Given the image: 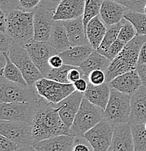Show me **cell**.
Instances as JSON below:
<instances>
[{
  "instance_id": "obj_18",
  "label": "cell",
  "mask_w": 146,
  "mask_h": 151,
  "mask_svg": "<svg viewBox=\"0 0 146 151\" xmlns=\"http://www.w3.org/2000/svg\"><path fill=\"white\" fill-rule=\"evenodd\" d=\"M62 21L66 28L71 47L90 45L86 34L83 16L76 19L62 20Z\"/></svg>"
},
{
  "instance_id": "obj_30",
  "label": "cell",
  "mask_w": 146,
  "mask_h": 151,
  "mask_svg": "<svg viewBox=\"0 0 146 151\" xmlns=\"http://www.w3.org/2000/svg\"><path fill=\"white\" fill-rule=\"evenodd\" d=\"M124 18L129 20L134 25L137 35L146 36V15L145 13L127 9Z\"/></svg>"
},
{
  "instance_id": "obj_1",
  "label": "cell",
  "mask_w": 146,
  "mask_h": 151,
  "mask_svg": "<svg viewBox=\"0 0 146 151\" xmlns=\"http://www.w3.org/2000/svg\"><path fill=\"white\" fill-rule=\"evenodd\" d=\"M32 127L35 142L59 135H69L70 128L62 121L57 108L44 98L37 102Z\"/></svg>"
},
{
  "instance_id": "obj_41",
  "label": "cell",
  "mask_w": 146,
  "mask_h": 151,
  "mask_svg": "<svg viewBox=\"0 0 146 151\" xmlns=\"http://www.w3.org/2000/svg\"><path fill=\"white\" fill-rule=\"evenodd\" d=\"M42 0H20V9L26 12H34Z\"/></svg>"
},
{
  "instance_id": "obj_37",
  "label": "cell",
  "mask_w": 146,
  "mask_h": 151,
  "mask_svg": "<svg viewBox=\"0 0 146 151\" xmlns=\"http://www.w3.org/2000/svg\"><path fill=\"white\" fill-rule=\"evenodd\" d=\"M72 151H94V149L84 137H75Z\"/></svg>"
},
{
  "instance_id": "obj_38",
  "label": "cell",
  "mask_w": 146,
  "mask_h": 151,
  "mask_svg": "<svg viewBox=\"0 0 146 151\" xmlns=\"http://www.w3.org/2000/svg\"><path fill=\"white\" fill-rule=\"evenodd\" d=\"M88 81L91 84L98 86L106 82V72L103 70H95L88 76Z\"/></svg>"
},
{
  "instance_id": "obj_46",
  "label": "cell",
  "mask_w": 146,
  "mask_h": 151,
  "mask_svg": "<svg viewBox=\"0 0 146 151\" xmlns=\"http://www.w3.org/2000/svg\"><path fill=\"white\" fill-rule=\"evenodd\" d=\"M63 0H42L39 4L55 10Z\"/></svg>"
},
{
  "instance_id": "obj_10",
  "label": "cell",
  "mask_w": 146,
  "mask_h": 151,
  "mask_svg": "<svg viewBox=\"0 0 146 151\" xmlns=\"http://www.w3.org/2000/svg\"><path fill=\"white\" fill-rule=\"evenodd\" d=\"M37 102L33 103H1L0 119L18 121L32 124Z\"/></svg>"
},
{
  "instance_id": "obj_25",
  "label": "cell",
  "mask_w": 146,
  "mask_h": 151,
  "mask_svg": "<svg viewBox=\"0 0 146 151\" xmlns=\"http://www.w3.org/2000/svg\"><path fill=\"white\" fill-rule=\"evenodd\" d=\"M145 42L146 36L137 35L125 45L119 56L122 57L132 66L137 68L140 52Z\"/></svg>"
},
{
  "instance_id": "obj_14",
  "label": "cell",
  "mask_w": 146,
  "mask_h": 151,
  "mask_svg": "<svg viewBox=\"0 0 146 151\" xmlns=\"http://www.w3.org/2000/svg\"><path fill=\"white\" fill-rule=\"evenodd\" d=\"M108 151H134V142L129 123L114 127L112 142Z\"/></svg>"
},
{
  "instance_id": "obj_35",
  "label": "cell",
  "mask_w": 146,
  "mask_h": 151,
  "mask_svg": "<svg viewBox=\"0 0 146 151\" xmlns=\"http://www.w3.org/2000/svg\"><path fill=\"white\" fill-rule=\"evenodd\" d=\"M129 10L144 13L146 0H114Z\"/></svg>"
},
{
  "instance_id": "obj_43",
  "label": "cell",
  "mask_w": 146,
  "mask_h": 151,
  "mask_svg": "<svg viewBox=\"0 0 146 151\" xmlns=\"http://www.w3.org/2000/svg\"><path fill=\"white\" fill-rule=\"evenodd\" d=\"M81 78H84V74L82 73V70L80 68V67H73L69 71L68 75V78L69 82L73 84L75 81L80 79ZM87 79V78H86Z\"/></svg>"
},
{
  "instance_id": "obj_13",
  "label": "cell",
  "mask_w": 146,
  "mask_h": 151,
  "mask_svg": "<svg viewBox=\"0 0 146 151\" xmlns=\"http://www.w3.org/2000/svg\"><path fill=\"white\" fill-rule=\"evenodd\" d=\"M84 97V93L75 90L60 103L53 104L57 108L62 121L68 128L71 127Z\"/></svg>"
},
{
  "instance_id": "obj_47",
  "label": "cell",
  "mask_w": 146,
  "mask_h": 151,
  "mask_svg": "<svg viewBox=\"0 0 146 151\" xmlns=\"http://www.w3.org/2000/svg\"><path fill=\"white\" fill-rule=\"evenodd\" d=\"M137 70L138 74L140 77L142 86L146 87V64L137 65Z\"/></svg>"
},
{
  "instance_id": "obj_9",
  "label": "cell",
  "mask_w": 146,
  "mask_h": 151,
  "mask_svg": "<svg viewBox=\"0 0 146 151\" xmlns=\"http://www.w3.org/2000/svg\"><path fill=\"white\" fill-rule=\"evenodd\" d=\"M24 47L29 52L34 63L42 72L44 77H46L52 69L49 65V60L51 56L58 54V52L52 47L48 41L33 39L25 45Z\"/></svg>"
},
{
  "instance_id": "obj_11",
  "label": "cell",
  "mask_w": 146,
  "mask_h": 151,
  "mask_svg": "<svg viewBox=\"0 0 146 151\" xmlns=\"http://www.w3.org/2000/svg\"><path fill=\"white\" fill-rule=\"evenodd\" d=\"M114 131V126L104 118L86 132L84 137L92 146L94 151H108L112 142Z\"/></svg>"
},
{
  "instance_id": "obj_7",
  "label": "cell",
  "mask_w": 146,
  "mask_h": 151,
  "mask_svg": "<svg viewBox=\"0 0 146 151\" xmlns=\"http://www.w3.org/2000/svg\"><path fill=\"white\" fill-rule=\"evenodd\" d=\"M32 124L18 121H0V134L6 137L21 147L33 146Z\"/></svg>"
},
{
  "instance_id": "obj_21",
  "label": "cell",
  "mask_w": 146,
  "mask_h": 151,
  "mask_svg": "<svg viewBox=\"0 0 146 151\" xmlns=\"http://www.w3.org/2000/svg\"><path fill=\"white\" fill-rule=\"evenodd\" d=\"M84 94V97L90 103L103 108L105 111L111 95V86L108 82L98 86L88 83L87 89Z\"/></svg>"
},
{
  "instance_id": "obj_5",
  "label": "cell",
  "mask_w": 146,
  "mask_h": 151,
  "mask_svg": "<svg viewBox=\"0 0 146 151\" xmlns=\"http://www.w3.org/2000/svg\"><path fill=\"white\" fill-rule=\"evenodd\" d=\"M131 96L111 88V95L104 111L105 119L114 127L129 122Z\"/></svg>"
},
{
  "instance_id": "obj_48",
  "label": "cell",
  "mask_w": 146,
  "mask_h": 151,
  "mask_svg": "<svg viewBox=\"0 0 146 151\" xmlns=\"http://www.w3.org/2000/svg\"><path fill=\"white\" fill-rule=\"evenodd\" d=\"M7 26V17L6 14L2 10H0V31L3 33L6 32Z\"/></svg>"
},
{
  "instance_id": "obj_36",
  "label": "cell",
  "mask_w": 146,
  "mask_h": 151,
  "mask_svg": "<svg viewBox=\"0 0 146 151\" xmlns=\"http://www.w3.org/2000/svg\"><path fill=\"white\" fill-rule=\"evenodd\" d=\"M125 45H126V44L124 43L123 42L120 41L119 39H117L115 42H114V43L109 47V48H108L107 50H106V51L103 53H102L101 55L106 56V58L112 61L114 58H116L118 55H119V53L122 52V50H123V48L124 47Z\"/></svg>"
},
{
  "instance_id": "obj_52",
  "label": "cell",
  "mask_w": 146,
  "mask_h": 151,
  "mask_svg": "<svg viewBox=\"0 0 146 151\" xmlns=\"http://www.w3.org/2000/svg\"><path fill=\"white\" fill-rule=\"evenodd\" d=\"M143 47H145V50H146V42H145V43L144 44V45H143Z\"/></svg>"
},
{
  "instance_id": "obj_42",
  "label": "cell",
  "mask_w": 146,
  "mask_h": 151,
  "mask_svg": "<svg viewBox=\"0 0 146 151\" xmlns=\"http://www.w3.org/2000/svg\"><path fill=\"white\" fill-rule=\"evenodd\" d=\"M12 45L10 37L1 31H0V52H8L9 49Z\"/></svg>"
},
{
  "instance_id": "obj_4",
  "label": "cell",
  "mask_w": 146,
  "mask_h": 151,
  "mask_svg": "<svg viewBox=\"0 0 146 151\" xmlns=\"http://www.w3.org/2000/svg\"><path fill=\"white\" fill-rule=\"evenodd\" d=\"M41 98L35 85H23L1 77L0 103H33Z\"/></svg>"
},
{
  "instance_id": "obj_53",
  "label": "cell",
  "mask_w": 146,
  "mask_h": 151,
  "mask_svg": "<svg viewBox=\"0 0 146 151\" xmlns=\"http://www.w3.org/2000/svg\"><path fill=\"white\" fill-rule=\"evenodd\" d=\"M145 129H146V122L145 123Z\"/></svg>"
},
{
  "instance_id": "obj_32",
  "label": "cell",
  "mask_w": 146,
  "mask_h": 151,
  "mask_svg": "<svg viewBox=\"0 0 146 151\" xmlns=\"http://www.w3.org/2000/svg\"><path fill=\"white\" fill-rule=\"evenodd\" d=\"M103 1V0H85L84 12L83 15V21H84L85 31L89 22L92 18L100 15Z\"/></svg>"
},
{
  "instance_id": "obj_22",
  "label": "cell",
  "mask_w": 146,
  "mask_h": 151,
  "mask_svg": "<svg viewBox=\"0 0 146 151\" xmlns=\"http://www.w3.org/2000/svg\"><path fill=\"white\" fill-rule=\"evenodd\" d=\"M48 42L58 54L71 47L66 28L62 20L55 21Z\"/></svg>"
},
{
  "instance_id": "obj_29",
  "label": "cell",
  "mask_w": 146,
  "mask_h": 151,
  "mask_svg": "<svg viewBox=\"0 0 146 151\" xmlns=\"http://www.w3.org/2000/svg\"><path fill=\"white\" fill-rule=\"evenodd\" d=\"M124 20L125 18H124L119 23L107 28V31H106L105 37L103 38V42H102L100 47H98V49L96 50L97 52H99L100 54L103 53L106 50H107L109 48V47L114 42H115L117 40L121 28H122L124 23Z\"/></svg>"
},
{
  "instance_id": "obj_26",
  "label": "cell",
  "mask_w": 146,
  "mask_h": 151,
  "mask_svg": "<svg viewBox=\"0 0 146 151\" xmlns=\"http://www.w3.org/2000/svg\"><path fill=\"white\" fill-rule=\"evenodd\" d=\"M111 63V60L94 50L79 67L84 78L88 80V76L91 72L95 70H103L106 72Z\"/></svg>"
},
{
  "instance_id": "obj_44",
  "label": "cell",
  "mask_w": 146,
  "mask_h": 151,
  "mask_svg": "<svg viewBox=\"0 0 146 151\" xmlns=\"http://www.w3.org/2000/svg\"><path fill=\"white\" fill-rule=\"evenodd\" d=\"M63 60L59 54L51 56L49 60V65L51 67V68H58L63 65Z\"/></svg>"
},
{
  "instance_id": "obj_20",
  "label": "cell",
  "mask_w": 146,
  "mask_h": 151,
  "mask_svg": "<svg viewBox=\"0 0 146 151\" xmlns=\"http://www.w3.org/2000/svg\"><path fill=\"white\" fill-rule=\"evenodd\" d=\"M74 137L63 134L34 142L37 151H72Z\"/></svg>"
},
{
  "instance_id": "obj_17",
  "label": "cell",
  "mask_w": 146,
  "mask_h": 151,
  "mask_svg": "<svg viewBox=\"0 0 146 151\" xmlns=\"http://www.w3.org/2000/svg\"><path fill=\"white\" fill-rule=\"evenodd\" d=\"M85 0H63L55 9V20H67L83 16Z\"/></svg>"
},
{
  "instance_id": "obj_6",
  "label": "cell",
  "mask_w": 146,
  "mask_h": 151,
  "mask_svg": "<svg viewBox=\"0 0 146 151\" xmlns=\"http://www.w3.org/2000/svg\"><path fill=\"white\" fill-rule=\"evenodd\" d=\"M7 53L11 60L21 70L28 84L35 85L37 81L44 78L42 72L34 63L24 47L12 43Z\"/></svg>"
},
{
  "instance_id": "obj_50",
  "label": "cell",
  "mask_w": 146,
  "mask_h": 151,
  "mask_svg": "<svg viewBox=\"0 0 146 151\" xmlns=\"http://www.w3.org/2000/svg\"><path fill=\"white\" fill-rule=\"evenodd\" d=\"M19 151H37L34 148L33 146H30V147H21L19 149Z\"/></svg>"
},
{
  "instance_id": "obj_45",
  "label": "cell",
  "mask_w": 146,
  "mask_h": 151,
  "mask_svg": "<svg viewBox=\"0 0 146 151\" xmlns=\"http://www.w3.org/2000/svg\"><path fill=\"white\" fill-rule=\"evenodd\" d=\"M88 83H89V81L87 79L84 78H81L80 79L75 81L73 84L76 91L84 94L87 89Z\"/></svg>"
},
{
  "instance_id": "obj_16",
  "label": "cell",
  "mask_w": 146,
  "mask_h": 151,
  "mask_svg": "<svg viewBox=\"0 0 146 151\" xmlns=\"http://www.w3.org/2000/svg\"><path fill=\"white\" fill-rule=\"evenodd\" d=\"M111 88L130 96L142 86L140 77L137 69L119 76L109 82Z\"/></svg>"
},
{
  "instance_id": "obj_54",
  "label": "cell",
  "mask_w": 146,
  "mask_h": 151,
  "mask_svg": "<svg viewBox=\"0 0 146 151\" xmlns=\"http://www.w3.org/2000/svg\"><path fill=\"white\" fill-rule=\"evenodd\" d=\"M15 151H19V150H15Z\"/></svg>"
},
{
  "instance_id": "obj_27",
  "label": "cell",
  "mask_w": 146,
  "mask_h": 151,
  "mask_svg": "<svg viewBox=\"0 0 146 151\" xmlns=\"http://www.w3.org/2000/svg\"><path fill=\"white\" fill-rule=\"evenodd\" d=\"M135 69L137 68L132 66L124 58L118 55L111 61V64L106 70V82H111L113 79L119 76Z\"/></svg>"
},
{
  "instance_id": "obj_31",
  "label": "cell",
  "mask_w": 146,
  "mask_h": 151,
  "mask_svg": "<svg viewBox=\"0 0 146 151\" xmlns=\"http://www.w3.org/2000/svg\"><path fill=\"white\" fill-rule=\"evenodd\" d=\"M134 151H146V129L144 124H131Z\"/></svg>"
},
{
  "instance_id": "obj_49",
  "label": "cell",
  "mask_w": 146,
  "mask_h": 151,
  "mask_svg": "<svg viewBox=\"0 0 146 151\" xmlns=\"http://www.w3.org/2000/svg\"><path fill=\"white\" fill-rule=\"evenodd\" d=\"M6 63H7V59H6V56L4 52H0V73L3 72L4 67L6 65Z\"/></svg>"
},
{
  "instance_id": "obj_15",
  "label": "cell",
  "mask_w": 146,
  "mask_h": 151,
  "mask_svg": "<svg viewBox=\"0 0 146 151\" xmlns=\"http://www.w3.org/2000/svg\"><path fill=\"white\" fill-rule=\"evenodd\" d=\"M130 124H144L146 122V87L141 86L131 95Z\"/></svg>"
},
{
  "instance_id": "obj_34",
  "label": "cell",
  "mask_w": 146,
  "mask_h": 151,
  "mask_svg": "<svg viewBox=\"0 0 146 151\" xmlns=\"http://www.w3.org/2000/svg\"><path fill=\"white\" fill-rule=\"evenodd\" d=\"M137 35V30L134 25L125 18L124 23L119 32L118 39L123 42L124 43H128L129 41H131L133 38H134Z\"/></svg>"
},
{
  "instance_id": "obj_3",
  "label": "cell",
  "mask_w": 146,
  "mask_h": 151,
  "mask_svg": "<svg viewBox=\"0 0 146 151\" xmlns=\"http://www.w3.org/2000/svg\"><path fill=\"white\" fill-rule=\"evenodd\" d=\"M105 118L104 110L94 105L84 97L73 124L69 129V135L84 137V134Z\"/></svg>"
},
{
  "instance_id": "obj_8",
  "label": "cell",
  "mask_w": 146,
  "mask_h": 151,
  "mask_svg": "<svg viewBox=\"0 0 146 151\" xmlns=\"http://www.w3.org/2000/svg\"><path fill=\"white\" fill-rule=\"evenodd\" d=\"M35 86L40 97L53 104L60 103L76 90L71 83L63 84L45 77L37 81Z\"/></svg>"
},
{
  "instance_id": "obj_28",
  "label": "cell",
  "mask_w": 146,
  "mask_h": 151,
  "mask_svg": "<svg viewBox=\"0 0 146 151\" xmlns=\"http://www.w3.org/2000/svg\"><path fill=\"white\" fill-rule=\"evenodd\" d=\"M4 53L6 56L7 63H6V65L3 70V72L0 73V76L4 77L7 80L12 81V82H16L23 85H28L19 68L11 60L8 53Z\"/></svg>"
},
{
  "instance_id": "obj_24",
  "label": "cell",
  "mask_w": 146,
  "mask_h": 151,
  "mask_svg": "<svg viewBox=\"0 0 146 151\" xmlns=\"http://www.w3.org/2000/svg\"><path fill=\"white\" fill-rule=\"evenodd\" d=\"M106 31L107 26L101 20L100 15L92 18L87 24L86 34L89 44L95 50H97L101 45Z\"/></svg>"
},
{
  "instance_id": "obj_23",
  "label": "cell",
  "mask_w": 146,
  "mask_h": 151,
  "mask_svg": "<svg viewBox=\"0 0 146 151\" xmlns=\"http://www.w3.org/2000/svg\"><path fill=\"white\" fill-rule=\"evenodd\" d=\"M94 50L91 45H81L71 47L63 52L59 53V55L63 60L64 64L79 67Z\"/></svg>"
},
{
  "instance_id": "obj_40",
  "label": "cell",
  "mask_w": 146,
  "mask_h": 151,
  "mask_svg": "<svg viewBox=\"0 0 146 151\" xmlns=\"http://www.w3.org/2000/svg\"><path fill=\"white\" fill-rule=\"evenodd\" d=\"M20 148L16 143L0 134V151H15L19 150Z\"/></svg>"
},
{
  "instance_id": "obj_33",
  "label": "cell",
  "mask_w": 146,
  "mask_h": 151,
  "mask_svg": "<svg viewBox=\"0 0 146 151\" xmlns=\"http://www.w3.org/2000/svg\"><path fill=\"white\" fill-rule=\"evenodd\" d=\"M73 67H74V66L63 64V65L61 66L60 68H52L45 78L60 83L68 84L70 82L68 81V75L70 70Z\"/></svg>"
},
{
  "instance_id": "obj_39",
  "label": "cell",
  "mask_w": 146,
  "mask_h": 151,
  "mask_svg": "<svg viewBox=\"0 0 146 151\" xmlns=\"http://www.w3.org/2000/svg\"><path fill=\"white\" fill-rule=\"evenodd\" d=\"M0 7L6 15L16 9H21L20 0H0Z\"/></svg>"
},
{
  "instance_id": "obj_2",
  "label": "cell",
  "mask_w": 146,
  "mask_h": 151,
  "mask_svg": "<svg viewBox=\"0 0 146 151\" xmlns=\"http://www.w3.org/2000/svg\"><path fill=\"white\" fill-rule=\"evenodd\" d=\"M5 34L12 44L25 46L34 38V12L16 9L6 15Z\"/></svg>"
},
{
  "instance_id": "obj_19",
  "label": "cell",
  "mask_w": 146,
  "mask_h": 151,
  "mask_svg": "<svg viewBox=\"0 0 146 151\" xmlns=\"http://www.w3.org/2000/svg\"><path fill=\"white\" fill-rule=\"evenodd\" d=\"M127 8L114 0H103L100 11V17L106 26L119 23L124 18Z\"/></svg>"
},
{
  "instance_id": "obj_51",
  "label": "cell",
  "mask_w": 146,
  "mask_h": 151,
  "mask_svg": "<svg viewBox=\"0 0 146 151\" xmlns=\"http://www.w3.org/2000/svg\"><path fill=\"white\" fill-rule=\"evenodd\" d=\"M144 13H145V15H146V4H145V8H144Z\"/></svg>"
},
{
  "instance_id": "obj_12",
  "label": "cell",
  "mask_w": 146,
  "mask_h": 151,
  "mask_svg": "<svg viewBox=\"0 0 146 151\" xmlns=\"http://www.w3.org/2000/svg\"><path fill=\"white\" fill-rule=\"evenodd\" d=\"M55 10L39 4L34 11V40L49 41Z\"/></svg>"
}]
</instances>
